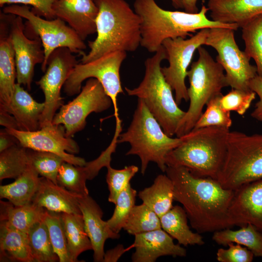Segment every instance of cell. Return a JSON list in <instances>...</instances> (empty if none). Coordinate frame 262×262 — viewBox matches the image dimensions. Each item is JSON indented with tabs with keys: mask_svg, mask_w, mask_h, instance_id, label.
Here are the masks:
<instances>
[{
	"mask_svg": "<svg viewBox=\"0 0 262 262\" xmlns=\"http://www.w3.org/2000/svg\"><path fill=\"white\" fill-rule=\"evenodd\" d=\"M174 186V200L185 210L191 227L198 233L215 232L233 227L229 208L234 191L215 179L201 177L182 167H167Z\"/></svg>",
	"mask_w": 262,
	"mask_h": 262,
	"instance_id": "cell-1",
	"label": "cell"
},
{
	"mask_svg": "<svg viewBox=\"0 0 262 262\" xmlns=\"http://www.w3.org/2000/svg\"><path fill=\"white\" fill-rule=\"evenodd\" d=\"M133 8L141 20V46L151 53H155L166 39L185 38L198 30L220 27L236 31L239 28L236 24L209 19L206 16L209 9L205 5L196 13L166 10L155 0H135Z\"/></svg>",
	"mask_w": 262,
	"mask_h": 262,
	"instance_id": "cell-2",
	"label": "cell"
},
{
	"mask_svg": "<svg viewBox=\"0 0 262 262\" xmlns=\"http://www.w3.org/2000/svg\"><path fill=\"white\" fill-rule=\"evenodd\" d=\"M97 36L88 42L90 51L81 56L86 63L116 51H134L141 46V20L125 0H98Z\"/></svg>",
	"mask_w": 262,
	"mask_h": 262,
	"instance_id": "cell-3",
	"label": "cell"
},
{
	"mask_svg": "<svg viewBox=\"0 0 262 262\" xmlns=\"http://www.w3.org/2000/svg\"><path fill=\"white\" fill-rule=\"evenodd\" d=\"M229 131L217 126L193 129L166 155L167 167H184L196 176L216 180L225 161Z\"/></svg>",
	"mask_w": 262,
	"mask_h": 262,
	"instance_id": "cell-4",
	"label": "cell"
},
{
	"mask_svg": "<svg viewBox=\"0 0 262 262\" xmlns=\"http://www.w3.org/2000/svg\"><path fill=\"white\" fill-rule=\"evenodd\" d=\"M183 140V136L172 138L167 135L144 102L138 98L131 122L126 131L120 133L117 143L130 145L126 155L139 157L141 173L144 175L151 162L156 163L162 171L165 172L166 155L180 145Z\"/></svg>",
	"mask_w": 262,
	"mask_h": 262,
	"instance_id": "cell-5",
	"label": "cell"
},
{
	"mask_svg": "<svg viewBox=\"0 0 262 262\" xmlns=\"http://www.w3.org/2000/svg\"><path fill=\"white\" fill-rule=\"evenodd\" d=\"M167 58L162 45L152 57L145 60V75L139 85L132 89L125 87V90L128 95L142 99L164 132L172 137L186 111L179 107L173 90L162 73L161 64Z\"/></svg>",
	"mask_w": 262,
	"mask_h": 262,
	"instance_id": "cell-6",
	"label": "cell"
},
{
	"mask_svg": "<svg viewBox=\"0 0 262 262\" xmlns=\"http://www.w3.org/2000/svg\"><path fill=\"white\" fill-rule=\"evenodd\" d=\"M197 50L198 58L192 63L187 72L190 104L178 126L175 134L177 137L190 132L202 114L204 107L212 98L222 94L223 88L229 86L221 65L204 47L200 46Z\"/></svg>",
	"mask_w": 262,
	"mask_h": 262,
	"instance_id": "cell-7",
	"label": "cell"
},
{
	"mask_svg": "<svg viewBox=\"0 0 262 262\" xmlns=\"http://www.w3.org/2000/svg\"><path fill=\"white\" fill-rule=\"evenodd\" d=\"M262 179V134L229 131L227 151L216 180L225 188L236 190Z\"/></svg>",
	"mask_w": 262,
	"mask_h": 262,
	"instance_id": "cell-8",
	"label": "cell"
},
{
	"mask_svg": "<svg viewBox=\"0 0 262 262\" xmlns=\"http://www.w3.org/2000/svg\"><path fill=\"white\" fill-rule=\"evenodd\" d=\"M3 12L18 16L27 20V27L42 42L45 58L41 70L45 72L51 53L59 48H67L73 53L82 55L86 48L84 41L77 33L59 18L44 19L37 15L27 5L11 4L5 6Z\"/></svg>",
	"mask_w": 262,
	"mask_h": 262,
	"instance_id": "cell-9",
	"label": "cell"
},
{
	"mask_svg": "<svg viewBox=\"0 0 262 262\" xmlns=\"http://www.w3.org/2000/svg\"><path fill=\"white\" fill-rule=\"evenodd\" d=\"M126 57L127 52L116 51L86 63H78L64 84V92L68 96L78 94L81 91L84 81L89 78L96 79L112 100L115 120H119L117 97L119 94L123 93L120 69Z\"/></svg>",
	"mask_w": 262,
	"mask_h": 262,
	"instance_id": "cell-10",
	"label": "cell"
},
{
	"mask_svg": "<svg viewBox=\"0 0 262 262\" xmlns=\"http://www.w3.org/2000/svg\"><path fill=\"white\" fill-rule=\"evenodd\" d=\"M234 31L228 28H210L205 45L217 52L216 61L223 67L229 86L232 89L251 91L249 83L258 75L257 68L250 64V59L239 48Z\"/></svg>",
	"mask_w": 262,
	"mask_h": 262,
	"instance_id": "cell-11",
	"label": "cell"
},
{
	"mask_svg": "<svg viewBox=\"0 0 262 262\" xmlns=\"http://www.w3.org/2000/svg\"><path fill=\"white\" fill-rule=\"evenodd\" d=\"M113 105V101L101 83L96 79L89 78L82 87L79 95L66 104H63L52 121L62 125L67 137H72L82 130L87 117L92 113H101Z\"/></svg>",
	"mask_w": 262,
	"mask_h": 262,
	"instance_id": "cell-12",
	"label": "cell"
},
{
	"mask_svg": "<svg viewBox=\"0 0 262 262\" xmlns=\"http://www.w3.org/2000/svg\"><path fill=\"white\" fill-rule=\"evenodd\" d=\"M209 29H201L188 39L168 38L162 43L169 65L162 67L161 70L166 81L174 91L175 99L178 105L182 100H189L185 84L188 68L195 51L205 45Z\"/></svg>",
	"mask_w": 262,
	"mask_h": 262,
	"instance_id": "cell-13",
	"label": "cell"
},
{
	"mask_svg": "<svg viewBox=\"0 0 262 262\" xmlns=\"http://www.w3.org/2000/svg\"><path fill=\"white\" fill-rule=\"evenodd\" d=\"M67 48H59L49 56L44 75L36 83L43 91L45 107L40 120V129L52 123L56 111L63 105L61 90L70 73L78 63Z\"/></svg>",
	"mask_w": 262,
	"mask_h": 262,
	"instance_id": "cell-14",
	"label": "cell"
},
{
	"mask_svg": "<svg viewBox=\"0 0 262 262\" xmlns=\"http://www.w3.org/2000/svg\"><path fill=\"white\" fill-rule=\"evenodd\" d=\"M5 129L15 136L25 148L54 153L65 161L75 165L82 166L86 163L83 158L73 154L79 152V146L71 137L66 136L65 127L62 125L51 123L34 131Z\"/></svg>",
	"mask_w": 262,
	"mask_h": 262,
	"instance_id": "cell-15",
	"label": "cell"
},
{
	"mask_svg": "<svg viewBox=\"0 0 262 262\" xmlns=\"http://www.w3.org/2000/svg\"><path fill=\"white\" fill-rule=\"evenodd\" d=\"M22 18L12 14L11 34L15 52L17 83L30 90L34 67L42 64L45 55L40 39H29L25 34Z\"/></svg>",
	"mask_w": 262,
	"mask_h": 262,
	"instance_id": "cell-16",
	"label": "cell"
},
{
	"mask_svg": "<svg viewBox=\"0 0 262 262\" xmlns=\"http://www.w3.org/2000/svg\"><path fill=\"white\" fill-rule=\"evenodd\" d=\"M121 129V124L116 125L115 134L110 145L96 159L86 162L82 166L64 161L58 171V184L82 196L89 195L86 182L96 177L102 167L110 164L111 156L115 151Z\"/></svg>",
	"mask_w": 262,
	"mask_h": 262,
	"instance_id": "cell-17",
	"label": "cell"
},
{
	"mask_svg": "<svg viewBox=\"0 0 262 262\" xmlns=\"http://www.w3.org/2000/svg\"><path fill=\"white\" fill-rule=\"evenodd\" d=\"M229 216L233 226L251 224L262 232V179L234 191Z\"/></svg>",
	"mask_w": 262,
	"mask_h": 262,
	"instance_id": "cell-18",
	"label": "cell"
},
{
	"mask_svg": "<svg viewBox=\"0 0 262 262\" xmlns=\"http://www.w3.org/2000/svg\"><path fill=\"white\" fill-rule=\"evenodd\" d=\"M11 14H0V109L4 110L13 97L16 70L11 34Z\"/></svg>",
	"mask_w": 262,
	"mask_h": 262,
	"instance_id": "cell-19",
	"label": "cell"
},
{
	"mask_svg": "<svg viewBox=\"0 0 262 262\" xmlns=\"http://www.w3.org/2000/svg\"><path fill=\"white\" fill-rule=\"evenodd\" d=\"M53 9L55 17L67 23L83 41L96 33L98 8L93 0H57Z\"/></svg>",
	"mask_w": 262,
	"mask_h": 262,
	"instance_id": "cell-20",
	"label": "cell"
},
{
	"mask_svg": "<svg viewBox=\"0 0 262 262\" xmlns=\"http://www.w3.org/2000/svg\"><path fill=\"white\" fill-rule=\"evenodd\" d=\"M133 262H155L162 256L185 257L186 250L175 244L173 238L162 229L134 235Z\"/></svg>",
	"mask_w": 262,
	"mask_h": 262,
	"instance_id": "cell-21",
	"label": "cell"
},
{
	"mask_svg": "<svg viewBox=\"0 0 262 262\" xmlns=\"http://www.w3.org/2000/svg\"><path fill=\"white\" fill-rule=\"evenodd\" d=\"M79 208L83 216L86 232L92 245L94 261L103 262L106 240L118 239L120 235L113 231L107 221L102 219L103 213L101 209L89 195L80 198Z\"/></svg>",
	"mask_w": 262,
	"mask_h": 262,
	"instance_id": "cell-22",
	"label": "cell"
},
{
	"mask_svg": "<svg viewBox=\"0 0 262 262\" xmlns=\"http://www.w3.org/2000/svg\"><path fill=\"white\" fill-rule=\"evenodd\" d=\"M212 20L242 28L262 15V0H208Z\"/></svg>",
	"mask_w": 262,
	"mask_h": 262,
	"instance_id": "cell-23",
	"label": "cell"
},
{
	"mask_svg": "<svg viewBox=\"0 0 262 262\" xmlns=\"http://www.w3.org/2000/svg\"><path fill=\"white\" fill-rule=\"evenodd\" d=\"M82 196L42 177L32 202L50 212L82 214L79 208Z\"/></svg>",
	"mask_w": 262,
	"mask_h": 262,
	"instance_id": "cell-24",
	"label": "cell"
},
{
	"mask_svg": "<svg viewBox=\"0 0 262 262\" xmlns=\"http://www.w3.org/2000/svg\"><path fill=\"white\" fill-rule=\"evenodd\" d=\"M44 107V102L35 101L21 84L16 83L11 102L3 110L14 116L19 130L34 131L40 129V120Z\"/></svg>",
	"mask_w": 262,
	"mask_h": 262,
	"instance_id": "cell-25",
	"label": "cell"
},
{
	"mask_svg": "<svg viewBox=\"0 0 262 262\" xmlns=\"http://www.w3.org/2000/svg\"><path fill=\"white\" fill-rule=\"evenodd\" d=\"M0 262H34L27 233L4 221L0 223Z\"/></svg>",
	"mask_w": 262,
	"mask_h": 262,
	"instance_id": "cell-26",
	"label": "cell"
},
{
	"mask_svg": "<svg viewBox=\"0 0 262 262\" xmlns=\"http://www.w3.org/2000/svg\"><path fill=\"white\" fill-rule=\"evenodd\" d=\"M162 229L179 244L184 246H202L205 242L202 236L193 232L188 225V216L183 207L179 205L173 206L160 217Z\"/></svg>",
	"mask_w": 262,
	"mask_h": 262,
	"instance_id": "cell-27",
	"label": "cell"
},
{
	"mask_svg": "<svg viewBox=\"0 0 262 262\" xmlns=\"http://www.w3.org/2000/svg\"><path fill=\"white\" fill-rule=\"evenodd\" d=\"M38 175L30 163L27 169L13 182L0 186V198L7 199L16 206L32 203L39 185Z\"/></svg>",
	"mask_w": 262,
	"mask_h": 262,
	"instance_id": "cell-28",
	"label": "cell"
},
{
	"mask_svg": "<svg viewBox=\"0 0 262 262\" xmlns=\"http://www.w3.org/2000/svg\"><path fill=\"white\" fill-rule=\"evenodd\" d=\"M138 196L143 203L160 217L173 207L174 197L172 181L167 175L160 174L150 186L139 191Z\"/></svg>",
	"mask_w": 262,
	"mask_h": 262,
	"instance_id": "cell-29",
	"label": "cell"
},
{
	"mask_svg": "<svg viewBox=\"0 0 262 262\" xmlns=\"http://www.w3.org/2000/svg\"><path fill=\"white\" fill-rule=\"evenodd\" d=\"M0 221L27 233L36 223L44 218L47 210L33 202L21 206L0 201Z\"/></svg>",
	"mask_w": 262,
	"mask_h": 262,
	"instance_id": "cell-30",
	"label": "cell"
},
{
	"mask_svg": "<svg viewBox=\"0 0 262 262\" xmlns=\"http://www.w3.org/2000/svg\"><path fill=\"white\" fill-rule=\"evenodd\" d=\"M68 252L72 262H79L82 252L92 250V245L85 229L82 214L61 213Z\"/></svg>",
	"mask_w": 262,
	"mask_h": 262,
	"instance_id": "cell-31",
	"label": "cell"
},
{
	"mask_svg": "<svg viewBox=\"0 0 262 262\" xmlns=\"http://www.w3.org/2000/svg\"><path fill=\"white\" fill-rule=\"evenodd\" d=\"M213 240L217 244L227 246L230 243L243 246L250 250L254 257L262 258V232L251 224L241 227L238 230L229 228L213 232Z\"/></svg>",
	"mask_w": 262,
	"mask_h": 262,
	"instance_id": "cell-32",
	"label": "cell"
},
{
	"mask_svg": "<svg viewBox=\"0 0 262 262\" xmlns=\"http://www.w3.org/2000/svg\"><path fill=\"white\" fill-rule=\"evenodd\" d=\"M27 236L34 262H59V258L54 252L44 219L33 225L28 232Z\"/></svg>",
	"mask_w": 262,
	"mask_h": 262,
	"instance_id": "cell-33",
	"label": "cell"
},
{
	"mask_svg": "<svg viewBox=\"0 0 262 262\" xmlns=\"http://www.w3.org/2000/svg\"><path fill=\"white\" fill-rule=\"evenodd\" d=\"M29 164L27 148L19 143L13 145L0 152V180L16 179Z\"/></svg>",
	"mask_w": 262,
	"mask_h": 262,
	"instance_id": "cell-34",
	"label": "cell"
},
{
	"mask_svg": "<svg viewBox=\"0 0 262 262\" xmlns=\"http://www.w3.org/2000/svg\"><path fill=\"white\" fill-rule=\"evenodd\" d=\"M242 37L245 45L244 51L255 62L258 76L262 78V15L242 28Z\"/></svg>",
	"mask_w": 262,
	"mask_h": 262,
	"instance_id": "cell-35",
	"label": "cell"
},
{
	"mask_svg": "<svg viewBox=\"0 0 262 262\" xmlns=\"http://www.w3.org/2000/svg\"><path fill=\"white\" fill-rule=\"evenodd\" d=\"M128 233L136 234L162 229L160 217L149 207L142 203L132 209L123 228Z\"/></svg>",
	"mask_w": 262,
	"mask_h": 262,
	"instance_id": "cell-36",
	"label": "cell"
},
{
	"mask_svg": "<svg viewBox=\"0 0 262 262\" xmlns=\"http://www.w3.org/2000/svg\"><path fill=\"white\" fill-rule=\"evenodd\" d=\"M44 221L55 253L60 262H72L67 248L61 213L46 211Z\"/></svg>",
	"mask_w": 262,
	"mask_h": 262,
	"instance_id": "cell-37",
	"label": "cell"
},
{
	"mask_svg": "<svg viewBox=\"0 0 262 262\" xmlns=\"http://www.w3.org/2000/svg\"><path fill=\"white\" fill-rule=\"evenodd\" d=\"M27 149L29 162L38 174L58 184V171L65 160L51 152Z\"/></svg>",
	"mask_w": 262,
	"mask_h": 262,
	"instance_id": "cell-38",
	"label": "cell"
},
{
	"mask_svg": "<svg viewBox=\"0 0 262 262\" xmlns=\"http://www.w3.org/2000/svg\"><path fill=\"white\" fill-rule=\"evenodd\" d=\"M136 191L130 183L118 196L115 207L111 217L107 221L111 229L119 233L123 228L131 212L135 206Z\"/></svg>",
	"mask_w": 262,
	"mask_h": 262,
	"instance_id": "cell-39",
	"label": "cell"
},
{
	"mask_svg": "<svg viewBox=\"0 0 262 262\" xmlns=\"http://www.w3.org/2000/svg\"><path fill=\"white\" fill-rule=\"evenodd\" d=\"M222 95L214 97L207 103L205 112L202 113L193 129L211 126L229 129L232 121L230 112L224 110L220 105L219 99Z\"/></svg>",
	"mask_w": 262,
	"mask_h": 262,
	"instance_id": "cell-40",
	"label": "cell"
},
{
	"mask_svg": "<svg viewBox=\"0 0 262 262\" xmlns=\"http://www.w3.org/2000/svg\"><path fill=\"white\" fill-rule=\"evenodd\" d=\"M106 182L109 190L108 201L115 204L120 193L130 183V180L138 171L137 166L131 165L121 169H116L108 165Z\"/></svg>",
	"mask_w": 262,
	"mask_h": 262,
	"instance_id": "cell-41",
	"label": "cell"
},
{
	"mask_svg": "<svg viewBox=\"0 0 262 262\" xmlns=\"http://www.w3.org/2000/svg\"><path fill=\"white\" fill-rule=\"evenodd\" d=\"M256 93L252 91L232 89L228 93L221 96L219 103L221 108L228 112L234 111L243 115L255 99Z\"/></svg>",
	"mask_w": 262,
	"mask_h": 262,
	"instance_id": "cell-42",
	"label": "cell"
},
{
	"mask_svg": "<svg viewBox=\"0 0 262 262\" xmlns=\"http://www.w3.org/2000/svg\"><path fill=\"white\" fill-rule=\"evenodd\" d=\"M228 248H220L216 252V259L220 262H251L254 255L246 247L234 243L228 245Z\"/></svg>",
	"mask_w": 262,
	"mask_h": 262,
	"instance_id": "cell-43",
	"label": "cell"
},
{
	"mask_svg": "<svg viewBox=\"0 0 262 262\" xmlns=\"http://www.w3.org/2000/svg\"><path fill=\"white\" fill-rule=\"evenodd\" d=\"M57 0H0V6L4 4H18L31 5L32 11L37 15L43 16L47 19H53L56 17L53 9Z\"/></svg>",
	"mask_w": 262,
	"mask_h": 262,
	"instance_id": "cell-44",
	"label": "cell"
},
{
	"mask_svg": "<svg viewBox=\"0 0 262 262\" xmlns=\"http://www.w3.org/2000/svg\"><path fill=\"white\" fill-rule=\"evenodd\" d=\"M250 90L256 93L259 98L255 104L251 116L256 120L262 122V78L256 75L250 82Z\"/></svg>",
	"mask_w": 262,
	"mask_h": 262,
	"instance_id": "cell-45",
	"label": "cell"
},
{
	"mask_svg": "<svg viewBox=\"0 0 262 262\" xmlns=\"http://www.w3.org/2000/svg\"><path fill=\"white\" fill-rule=\"evenodd\" d=\"M19 143L17 138L15 136L8 133L5 129L0 130V152Z\"/></svg>",
	"mask_w": 262,
	"mask_h": 262,
	"instance_id": "cell-46",
	"label": "cell"
},
{
	"mask_svg": "<svg viewBox=\"0 0 262 262\" xmlns=\"http://www.w3.org/2000/svg\"><path fill=\"white\" fill-rule=\"evenodd\" d=\"M126 249L123 245L118 244L115 248L105 252L102 262H116L125 253Z\"/></svg>",
	"mask_w": 262,
	"mask_h": 262,
	"instance_id": "cell-47",
	"label": "cell"
},
{
	"mask_svg": "<svg viewBox=\"0 0 262 262\" xmlns=\"http://www.w3.org/2000/svg\"><path fill=\"white\" fill-rule=\"evenodd\" d=\"M0 124L6 129L19 130L17 122L14 116L8 112L0 109Z\"/></svg>",
	"mask_w": 262,
	"mask_h": 262,
	"instance_id": "cell-48",
	"label": "cell"
},
{
	"mask_svg": "<svg viewBox=\"0 0 262 262\" xmlns=\"http://www.w3.org/2000/svg\"><path fill=\"white\" fill-rule=\"evenodd\" d=\"M198 0H181L185 12L190 13L198 12L197 2Z\"/></svg>",
	"mask_w": 262,
	"mask_h": 262,
	"instance_id": "cell-49",
	"label": "cell"
},
{
	"mask_svg": "<svg viewBox=\"0 0 262 262\" xmlns=\"http://www.w3.org/2000/svg\"><path fill=\"white\" fill-rule=\"evenodd\" d=\"M173 6L176 8H183L181 0H171Z\"/></svg>",
	"mask_w": 262,
	"mask_h": 262,
	"instance_id": "cell-50",
	"label": "cell"
},
{
	"mask_svg": "<svg viewBox=\"0 0 262 262\" xmlns=\"http://www.w3.org/2000/svg\"><path fill=\"white\" fill-rule=\"evenodd\" d=\"M95 2H96L98 0H93Z\"/></svg>",
	"mask_w": 262,
	"mask_h": 262,
	"instance_id": "cell-51",
	"label": "cell"
}]
</instances>
